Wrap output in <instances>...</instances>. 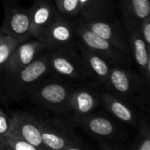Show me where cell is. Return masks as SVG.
Masks as SVG:
<instances>
[{"instance_id":"1","label":"cell","mask_w":150,"mask_h":150,"mask_svg":"<svg viewBox=\"0 0 150 150\" xmlns=\"http://www.w3.org/2000/svg\"><path fill=\"white\" fill-rule=\"evenodd\" d=\"M47 50L18 71L0 78V95L11 101L26 97L30 90L50 72Z\"/></svg>"},{"instance_id":"2","label":"cell","mask_w":150,"mask_h":150,"mask_svg":"<svg viewBox=\"0 0 150 150\" xmlns=\"http://www.w3.org/2000/svg\"><path fill=\"white\" fill-rule=\"evenodd\" d=\"M37 121L43 143L47 149L85 150L91 148L79 137L74 129L75 125L63 119L39 118Z\"/></svg>"},{"instance_id":"3","label":"cell","mask_w":150,"mask_h":150,"mask_svg":"<svg viewBox=\"0 0 150 150\" xmlns=\"http://www.w3.org/2000/svg\"><path fill=\"white\" fill-rule=\"evenodd\" d=\"M145 83L134 71L112 65L105 87L131 105L144 108V104H148L145 98H149V83L145 85Z\"/></svg>"},{"instance_id":"4","label":"cell","mask_w":150,"mask_h":150,"mask_svg":"<svg viewBox=\"0 0 150 150\" xmlns=\"http://www.w3.org/2000/svg\"><path fill=\"white\" fill-rule=\"evenodd\" d=\"M75 86L61 80H44L38 82L28 92L30 100L56 114L67 112L68 101Z\"/></svg>"},{"instance_id":"5","label":"cell","mask_w":150,"mask_h":150,"mask_svg":"<svg viewBox=\"0 0 150 150\" xmlns=\"http://www.w3.org/2000/svg\"><path fill=\"white\" fill-rule=\"evenodd\" d=\"M50 70L71 81L81 82L90 78L83 60L73 47L47 49Z\"/></svg>"},{"instance_id":"6","label":"cell","mask_w":150,"mask_h":150,"mask_svg":"<svg viewBox=\"0 0 150 150\" xmlns=\"http://www.w3.org/2000/svg\"><path fill=\"white\" fill-rule=\"evenodd\" d=\"M75 29L78 42L91 51L106 59L112 65L127 64L129 62L128 54L124 53L121 49L107 40L91 32L78 19L75 22Z\"/></svg>"},{"instance_id":"7","label":"cell","mask_w":150,"mask_h":150,"mask_svg":"<svg viewBox=\"0 0 150 150\" xmlns=\"http://www.w3.org/2000/svg\"><path fill=\"white\" fill-rule=\"evenodd\" d=\"M122 19L128 35L130 50L134 55L138 69H140L144 80L149 84L150 80V48L142 39L140 32L139 20L134 18L126 8L120 5Z\"/></svg>"},{"instance_id":"8","label":"cell","mask_w":150,"mask_h":150,"mask_svg":"<svg viewBox=\"0 0 150 150\" xmlns=\"http://www.w3.org/2000/svg\"><path fill=\"white\" fill-rule=\"evenodd\" d=\"M2 2L4 20L0 32L14 38L20 43L32 38L29 10L19 6L16 0H2Z\"/></svg>"},{"instance_id":"9","label":"cell","mask_w":150,"mask_h":150,"mask_svg":"<svg viewBox=\"0 0 150 150\" xmlns=\"http://www.w3.org/2000/svg\"><path fill=\"white\" fill-rule=\"evenodd\" d=\"M100 95L87 87H75L68 101L65 115L72 124H76L98 107Z\"/></svg>"},{"instance_id":"10","label":"cell","mask_w":150,"mask_h":150,"mask_svg":"<svg viewBox=\"0 0 150 150\" xmlns=\"http://www.w3.org/2000/svg\"><path fill=\"white\" fill-rule=\"evenodd\" d=\"M76 40L75 22L59 13L44 32L41 41L46 49L73 47Z\"/></svg>"},{"instance_id":"11","label":"cell","mask_w":150,"mask_h":150,"mask_svg":"<svg viewBox=\"0 0 150 150\" xmlns=\"http://www.w3.org/2000/svg\"><path fill=\"white\" fill-rule=\"evenodd\" d=\"M76 127L98 140L121 142L125 139L120 126L111 118L101 113H91L81 120Z\"/></svg>"},{"instance_id":"12","label":"cell","mask_w":150,"mask_h":150,"mask_svg":"<svg viewBox=\"0 0 150 150\" xmlns=\"http://www.w3.org/2000/svg\"><path fill=\"white\" fill-rule=\"evenodd\" d=\"M77 19L91 32L107 40L124 53L130 55V46L119 21H112L111 19L84 18L80 17H77Z\"/></svg>"},{"instance_id":"13","label":"cell","mask_w":150,"mask_h":150,"mask_svg":"<svg viewBox=\"0 0 150 150\" xmlns=\"http://www.w3.org/2000/svg\"><path fill=\"white\" fill-rule=\"evenodd\" d=\"M45 50H47L45 45L35 39L19 43L8 60L2 76L11 75L27 66Z\"/></svg>"},{"instance_id":"14","label":"cell","mask_w":150,"mask_h":150,"mask_svg":"<svg viewBox=\"0 0 150 150\" xmlns=\"http://www.w3.org/2000/svg\"><path fill=\"white\" fill-rule=\"evenodd\" d=\"M10 129L17 133L37 150H47L45 147L37 117L23 112H14L10 117Z\"/></svg>"},{"instance_id":"15","label":"cell","mask_w":150,"mask_h":150,"mask_svg":"<svg viewBox=\"0 0 150 150\" xmlns=\"http://www.w3.org/2000/svg\"><path fill=\"white\" fill-rule=\"evenodd\" d=\"M59 13L51 0H35L29 9L31 37L40 40L47 27Z\"/></svg>"},{"instance_id":"16","label":"cell","mask_w":150,"mask_h":150,"mask_svg":"<svg viewBox=\"0 0 150 150\" xmlns=\"http://www.w3.org/2000/svg\"><path fill=\"white\" fill-rule=\"evenodd\" d=\"M100 103L105 109L120 121L136 127L142 114L133 105L116 94L107 91L100 95Z\"/></svg>"},{"instance_id":"17","label":"cell","mask_w":150,"mask_h":150,"mask_svg":"<svg viewBox=\"0 0 150 150\" xmlns=\"http://www.w3.org/2000/svg\"><path fill=\"white\" fill-rule=\"evenodd\" d=\"M77 45L90 78H92L97 84L105 86L112 64L106 59L85 47L80 42Z\"/></svg>"},{"instance_id":"18","label":"cell","mask_w":150,"mask_h":150,"mask_svg":"<svg viewBox=\"0 0 150 150\" xmlns=\"http://www.w3.org/2000/svg\"><path fill=\"white\" fill-rule=\"evenodd\" d=\"M78 17L94 19H111L113 11L112 0H79Z\"/></svg>"},{"instance_id":"19","label":"cell","mask_w":150,"mask_h":150,"mask_svg":"<svg viewBox=\"0 0 150 150\" xmlns=\"http://www.w3.org/2000/svg\"><path fill=\"white\" fill-rule=\"evenodd\" d=\"M137 134L134 142L127 147L130 150H150V127L149 118L143 115L139 120Z\"/></svg>"},{"instance_id":"20","label":"cell","mask_w":150,"mask_h":150,"mask_svg":"<svg viewBox=\"0 0 150 150\" xmlns=\"http://www.w3.org/2000/svg\"><path fill=\"white\" fill-rule=\"evenodd\" d=\"M19 43L20 42L14 38L0 32V78L4 73L8 60Z\"/></svg>"},{"instance_id":"21","label":"cell","mask_w":150,"mask_h":150,"mask_svg":"<svg viewBox=\"0 0 150 150\" xmlns=\"http://www.w3.org/2000/svg\"><path fill=\"white\" fill-rule=\"evenodd\" d=\"M120 5L138 20L150 16V0H122Z\"/></svg>"},{"instance_id":"22","label":"cell","mask_w":150,"mask_h":150,"mask_svg":"<svg viewBox=\"0 0 150 150\" xmlns=\"http://www.w3.org/2000/svg\"><path fill=\"white\" fill-rule=\"evenodd\" d=\"M2 142L7 150H37L34 146L27 142L11 129L5 134Z\"/></svg>"},{"instance_id":"23","label":"cell","mask_w":150,"mask_h":150,"mask_svg":"<svg viewBox=\"0 0 150 150\" xmlns=\"http://www.w3.org/2000/svg\"><path fill=\"white\" fill-rule=\"evenodd\" d=\"M58 11L68 17H78L80 14L79 0H55Z\"/></svg>"},{"instance_id":"24","label":"cell","mask_w":150,"mask_h":150,"mask_svg":"<svg viewBox=\"0 0 150 150\" xmlns=\"http://www.w3.org/2000/svg\"><path fill=\"white\" fill-rule=\"evenodd\" d=\"M140 32L147 47L150 48V16L139 20Z\"/></svg>"},{"instance_id":"25","label":"cell","mask_w":150,"mask_h":150,"mask_svg":"<svg viewBox=\"0 0 150 150\" xmlns=\"http://www.w3.org/2000/svg\"><path fill=\"white\" fill-rule=\"evenodd\" d=\"M10 127H11L10 117L2 108H0V141L1 142H3L5 134L10 130Z\"/></svg>"},{"instance_id":"26","label":"cell","mask_w":150,"mask_h":150,"mask_svg":"<svg viewBox=\"0 0 150 150\" xmlns=\"http://www.w3.org/2000/svg\"><path fill=\"white\" fill-rule=\"evenodd\" d=\"M98 148L102 150H125L127 147L123 146L119 142H112L107 140H98Z\"/></svg>"},{"instance_id":"27","label":"cell","mask_w":150,"mask_h":150,"mask_svg":"<svg viewBox=\"0 0 150 150\" xmlns=\"http://www.w3.org/2000/svg\"><path fill=\"white\" fill-rule=\"evenodd\" d=\"M0 150H7L6 148H5V146L3 144V142L1 141H0Z\"/></svg>"}]
</instances>
